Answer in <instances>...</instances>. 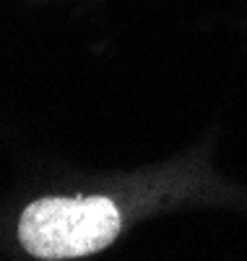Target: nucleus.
Here are the masks:
<instances>
[{
    "label": "nucleus",
    "mask_w": 247,
    "mask_h": 261,
    "mask_svg": "<svg viewBox=\"0 0 247 261\" xmlns=\"http://www.w3.org/2000/svg\"><path fill=\"white\" fill-rule=\"evenodd\" d=\"M120 232V212L104 196H47L24 209L18 241L37 258H78L107 248Z\"/></svg>",
    "instance_id": "1"
}]
</instances>
